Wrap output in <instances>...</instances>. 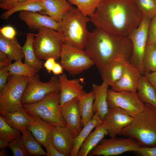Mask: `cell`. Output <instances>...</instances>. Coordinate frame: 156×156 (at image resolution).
Instances as JSON below:
<instances>
[{
	"label": "cell",
	"instance_id": "obj_1",
	"mask_svg": "<svg viewBox=\"0 0 156 156\" xmlns=\"http://www.w3.org/2000/svg\"><path fill=\"white\" fill-rule=\"evenodd\" d=\"M144 17L133 0H103L89 18L96 27L115 35L128 37Z\"/></svg>",
	"mask_w": 156,
	"mask_h": 156
},
{
	"label": "cell",
	"instance_id": "obj_2",
	"mask_svg": "<svg viewBox=\"0 0 156 156\" xmlns=\"http://www.w3.org/2000/svg\"><path fill=\"white\" fill-rule=\"evenodd\" d=\"M84 50L100 73L114 58L123 56L130 60L133 46L128 37L115 35L96 27L89 32Z\"/></svg>",
	"mask_w": 156,
	"mask_h": 156
},
{
	"label": "cell",
	"instance_id": "obj_3",
	"mask_svg": "<svg viewBox=\"0 0 156 156\" xmlns=\"http://www.w3.org/2000/svg\"><path fill=\"white\" fill-rule=\"evenodd\" d=\"M119 135L132 138L141 146H156V108L145 104L144 110Z\"/></svg>",
	"mask_w": 156,
	"mask_h": 156
},
{
	"label": "cell",
	"instance_id": "obj_4",
	"mask_svg": "<svg viewBox=\"0 0 156 156\" xmlns=\"http://www.w3.org/2000/svg\"><path fill=\"white\" fill-rule=\"evenodd\" d=\"M89 21L90 18L73 7L58 23L57 31L63 43L84 50L89 33L87 28Z\"/></svg>",
	"mask_w": 156,
	"mask_h": 156
},
{
	"label": "cell",
	"instance_id": "obj_5",
	"mask_svg": "<svg viewBox=\"0 0 156 156\" xmlns=\"http://www.w3.org/2000/svg\"><path fill=\"white\" fill-rule=\"evenodd\" d=\"M22 106L30 114L56 126H66L61 112L60 92H52L40 101Z\"/></svg>",
	"mask_w": 156,
	"mask_h": 156
},
{
	"label": "cell",
	"instance_id": "obj_6",
	"mask_svg": "<svg viewBox=\"0 0 156 156\" xmlns=\"http://www.w3.org/2000/svg\"><path fill=\"white\" fill-rule=\"evenodd\" d=\"M38 31L33 42L37 57L40 60L49 58L59 59L63 43L57 31L46 27H41Z\"/></svg>",
	"mask_w": 156,
	"mask_h": 156
},
{
	"label": "cell",
	"instance_id": "obj_7",
	"mask_svg": "<svg viewBox=\"0 0 156 156\" xmlns=\"http://www.w3.org/2000/svg\"><path fill=\"white\" fill-rule=\"evenodd\" d=\"M29 81L27 76L10 75L0 91V109L14 112L21 108V99Z\"/></svg>",
	"mask_w": 156,
	"mask_h": 156
},
{
	"label": "cell",
	"instance_id": "obj_8",
	"mask_svg": "<svg viewBox=\"0 0 156 156\" xmlns=\"http://www.w3.org/2000/svg\"><path fill=\"white\" fill-rule=\"evenodd\" d=\"M60 58L63 69L73 76L81 73L94 65L84 50L67 43L62 44Z\"/></svg>",
	"mask_w": 156,
	"mask_h": 156
},
{
	"label": "cell",
	"instance_id": "obj_9",
	"mask_svg": "<svg viewBox=\"0 0 156 156\" xmlns=\"http://www.w3.org/2000/svg\"><path fill=\"white\" fill-rule=\"evenodd\" d=\"M54 91L60 92L58 78L56 76H53L48 82H43L40 81L38 74H36L29 77L21 99V104H28L37 102Z\"/></svg>",
	"mask_w": 156,
	"mask_h": 156
},
{
	"label": "cell",
	"instance_id": "obj_10",
	"mask_svg": "<svg viewBox=\"0 0 156 156\" xmlns=\"http://www.w3.org/2000/svg\"><path fill=\"white\" fill-rule=\"evenodd\" d=\"M151 20L144 16L139 25L134 29L128 36L133 46V52L130 62L140 70L142 75L144 74L143 59Z\"/></svg>",
	"mask_w": 156,
	"mask_h": 156
},
{
	"label": "cell",
	"instance_id": "obj_11",
	"mask_svg": "<svg viewBox=\"0 0 156 156\" xmlns=\"http://www.w3.org/2000/svg\"><path fill=\"white\" fill-rule=\"evenodd\" d=\"M140 146L136 140L130 138L115 136L109 139L103 138L88 155H118L127 152H135Z\"/></svg>",
	"mask_w": 156,
	"mask_h": 156
},
{
	"label": "cell",
	"instance_id": "obj_12",
	"mask_svg": "<svg viewBox=\"0 0 156 156\" xmlns=\"http://www.w3.org/2000/svg\"><path fill=\"white\" fill-rule=\"evenodd\" d=\"M107 101L109 106L120 107L133 117L144 109L145 104L139 98L137 92H116L108 89Z\"/></svg>",
	"mask_w": 156,
	"mask_h": 156
},
{
	"label": "cell",
	"instance_id": "obj_13",
	"mask_svg": "<svg viewBox=\"0 0 156 156\" xmlns=\"http://www.w3.org/2000/svg\"><path fill=\"white\" fill-rule=\"evenodd\" d=\"M133 117L123 109L109 106L103 123L111 137L119 135L122 130L132 122Z\"/></svg>",
	"mask_w": 156,
	"mask_h": 156
},
{
	"label": "cell",
	"instance_id": "obj_14",
	"mask_svg": "<svg viewBox=\"0 0 156 156\" xmlns=\"http://www.w3.org/2000/svg\"><path fill=\"white\" fill-rule=\"evenodd\" d=\"M78 97H76L61 107L62 115L65 120L66 126L70 130L75 138L82 129L81 116L78 107Z\"/></svg>",
	"mask_w": 156,
	"mask_h": 156
},
{
	"label": "cell",
	"instance_id": "obj_15",
	"mask_svg": "<svg viewBox=\"0 0 156 156\" xmlns=\"http://www.w3.org/2000/svg\"><path fill=\"white\" fill-rule=\"evenodd\" d=\"M75 138L67 126H55L52 132V141L55 148L64 156H70L73 148Z\"/></svg>",
	"mask_w": 156,
	"mask_h": 156
},
{
	"label": "cell",
	"instance_id": "obj_16",
	"mask_svg": "<svg viewBox=\"0 0 156 156\" xmlns=\"http://www.w3.org/2000/svg\"><path fill=\"white\" fill-rule=\"evenodd\" d=\"M58 78L60 88V107L79 97L85 92L81 79H69L65 73L60 75Z\"/></svg>",
	"mask_w": 156,
	"mask_h": 156
},
{
	"label": "cell",
	"instance_id": "obj_17",
	"mask_svg": "<svg viewBox=\"0 0 156 156\" xmlns=\"http://www.w3.org/2000/svg\"><path fill=\"white\" fill-rule=\"evenodd\" d=\"M129 60L120 56L110 60L100 73L102 79L112 86L120 78Z\"/></svg>",
	"mask_w": 156,
	"mask_h": 156
},
{
	"label": "cell",
	"instance_id": "obj_18",
	"mask_svg": "<svg viewBox=\"0 0 156 156\" xmlns=\"http://www.w3.org/2000/svg\"><path fill=\"white\" fill-rule=\"evenodd\" d=\"M142 75L140 70L130 62L120 78L111 86V89L116 92H137L138 82Z\"/></svg>",
	"mask_w": 156,
	"mask_h": 156
},
{
	"label": "cell",
	"instance_id": "obj_19",
	"mask_svg": "<svg viewBox=\"0 0 156 156\" xmlns=\"http://www.w3.org/2000/svg\"><path fill=\"white\" fill-rule=\"evenodd\" d=\"M19 18L25 22L31 31L38 30L43 27H48L57 31L58 24L49 16L28 11L20 12Z\"/></svg>",
	"mask_w": 156,
	"mask_h": 156
},
{
	"label": "cell",
	"instance_id": "obj_20",
	"mask_svg": "<svg viewBox=\"0 0 156 156\" xmlns=\"http://www.w3.org/2000/svg\"><path fill=\"white\" fill-rule=\"evenodd\" d=\"M31 114L33 120L27 129L31 132L41 145L46 148L52 142V130L56 125L37 115Z\"/></svg>",
	"mask_w": 156,
	"mask_h": 156
},
{
	"label": "cell",
	"instance_id": "obj_21",
	"mask_svg": "<svg viewBox=\"0 0 156 156\" xmlns=\"http://www.w3.org/2000/svg\"><path fill=\"white\" fill-rule=\"evenodd\" d=\"M0 113L11 127L21 132L27 129L33 120L32 115L23 107L14 112L0 109Z\"/></svg>",
	"mask_w": 156,
	"mask_h": 156
},
{
	"label": "cell",
	"instance_id": "obj_22",
	"mask_svg": "<svg viewBox=\"0 0 156 156\" xmlns=\"http://www.w3.org/2000/svg\"><path fill=\"white\" fill-rule=\"evenodd\" d=\"M45 10L40 13L47 15L57 23L73 7L66 0H43Z\"/></svg>",
	"mask_w": 156,
	"mask_h": 156
},
{
	"label": "cell",
	"instance_id": "obj_23",
	"mask_svg": "<svg viewBox=\"0 0 156 156\" xmlns=\"http://www.w3.org/2000/svg\"><path fill=\"white\" fill-rule=\"evenodd\" d=\"M109 86L104 81L100 85L95 83L92 85V89L95 99L93 108L94 113L97 112L103 120L108 109L107 93Z\"/></svg>",
	"mask_w": 156,
	"mask_h": 156
},
{
	"label": "cell",
	"instance_id": "obj_24",
	"mask_svg": "<svg viewBox=\"0 0 156 156\" xmlns=\"http://www.w3.org/2000/svg\"><path fill=\"white\" fill-rule=\"evenodd\" d=\"M108 135L103 123L95 128L84 140L79 150L78 156H87L100 142L105 136Z\"/></svg>",
	"mask_w": 156,
	"mask_h": 156
},
{
	"label": "cell",
	"instance_id": "obj_25",
	"mask_svg": "<svg viewBox=\"0 0 156 156\" xmlns=\"http://www.w3.org/2000/svg\"><path fill=\"white\" fill-rule=\"evenodd\" d=\"M78 97V107L83 127L91 120L94 115L93 105L95 96L92 91L88 93L85 91Z\"/></svg>",
	"mask_w": 156,
	"mask_h": 156
},
{
	"label": "cell",
	"instance_id": "obj_26",
	"mask_svg": "<svg viewBox=\"0 0 156 156\" xmlns=\"http://www.w3.org/2000/svg\"><path fill=\"white\" fill-rule=\"evenodd\" d=\"M137 92L140 100L156 108V91L146 77L142 75L139 80Z\"/></svg>",
	"mask_w": 156,
	"mask_h": 156
},
{
	"label": "cell",
	"instance_id": "obj_27",
	"mask_svg": "<svg viewBox=\"0 0 156 156\" xmlns=\"http://www.w3.org/2000/svg\"><path fill=\"white\" fill-rule=\"evenodd\" d=\"M0 50L12 61L22 60L24 58L22 47L16 38H7L0 34Z\"/></svg>",
	"mask_w": 156,
	"mask_h": 156
},
{
	"label": "cell",
	"instance_id": "obj_28",
	"mask_svg": "<svg viewBox=\"0 0 156 156\" xmlns=\"http://www.w3.org/2000/svg\"><path fill=\"white\" fill-rule=\"evenodd\" d=\"M43 0H26L11 6L8 10L1 16V18L7 19L12 15L18 11H28L40 12L45 10L42 3Z\"/></svg>",
	"mask_w": 156,
	"mask_h": 156
},
{
	"label": "cell",
	"instance_id": "obj_29",
	"mask_svg": "<svg viewBox=\"0 0 156 156\" xmlns=\"http://www.w3.org/2000/svg\"><path fill=\"white\" fill-rule=\"evenodd\" d=\"M103 123L97 112L91 120L83 127L79 134L75 138L74 146L70 156H78L81 146L93 129Z\"/></svg>",
	"mask_w": 156,
	"mask_h": 156
},
{
	"label": "cell",
	"instance_id": "obj_30",
	"mask_svg": "<svg viewBox=\"0 0 156 156\" xmlns=\"http://www.w3.org/2000/svg\"><path fill=\"white\" fill-rule=\"evenodd\" d=\"M35 35L28 33L26 40L22 47L24 56V62L38 71L42 67V62L38 58L34 52L33 47V42Z\"/></svg>",
	"mask_w": 156,
	"mask_h": 156
},
{
	"label": "cell",
	"instance_id": "obj_31",
	"mask_svg": "<svg viewBox=\"0 0 156 156\" xmlns=\"http://www.w3.org/2000/svg\"><path fill=\"white\" fill-rule=\"evenodd\" d=\"M21 133L23 144L30 155H46V152L43 150L41 144L29 130L26 129L23 131Z\"/></svg>",
	"mask_w": 156,
	"mask_h": 156
},
{
	"label": "cell",
	"instance_id": "obj_32",
	"mask_svg": "<svg viewBox=\"0 0 156 156\" xmlns=\"http://www.w3.org/2000/svg\"><path fill=\"white\" fill-rule=\"evenodd\" d=\"M8 68L10 75L29 77L38 72L27 63L22 62L21 60L15 61L13 63H11Z\"/></svg>",
	"mask_w": 156,
	"mask_h": 156
},
{
	"label": "cell",
	"instance_id": "obj_33",
	"mask_svg": "<svg viewBox=\"0 0 156 156\" xmlns=\"http://www.w3.org/2000/svg\"><path fill=\"white\" fill-rule=\"evenodd\" d=\"M71 4L76 6L84 15L90 17L96 11L103 0H67Z\"/></svg>",
	"mask_w": 156,
	"mask_h": 156
},
{
	"label": "cell",
	"instance_id": "obj_34",
	"mask_svg": "<svg viewBox=\"0 0 156 156\" xmlns=\"http://www.w3.org/2000/svg\"><path fill=\"white\" fill-rule=\"evenodd\" d=\"M143 63L144 74L156 71V44L146 45Z\"/></svg>",
	"mask_w": 156,
	"mask_h": 156
},
{
	"label": "cell",
	"instance_id": "obj_35",
	"mask_svg": "<svg viewBox=\"0 0 156 156\" xmlns=\"http://www.w3.org/2000/svg\"><path fill=\"white\" fill-rule=\"evenodd\" d=\"M21 132L11 127L5 118L0 116V138L10 142L21 136Z\"/></svg>",
	"mask_w": 156,
	"mask_h": 156
},
{
	"label": "cell",
	"instance_id": "obj_36",
	"mask_svg": "<svg viewBox=\"0 0 156 156\" xmlns=\"http://www.w3.org/2000/svg\"><path fill=\"white\" fill-rule=\"evenodd\" d=\"M144 16L151 20L156 14V4L154 0H133Z\"/></svg>",
	"mask_w": 156,
	"mask_h": 156
},
{
	"label": "cell",
	"instance_id": "obj_37",
	"mask_svg": "<svg viewBox=\"0 0 156 156\" xmlns=\"http://www.w3.org/2000/svg\"><path fill=\"white\" fill-rule=\"evenodd\" d=\"M8 147L11 150L14 156H30L25 147L22 136L10 142Z\"/></svg>",
	"mask_w": 156,
	"mask_h": 156
},
{
	"label": "cell",
	"instance_id": "obj_38",
	"mask_svg": "<svg viewBox=\"0 0 156 156\" xmlns=\"http://www.w3.org/2000/svg\"><path fill=\"white\" fill-rule=\"evenodd\" d=\"M156 44V14L151 20L148 29L146 45Z\"/></svg>",
	"mask_w": 156,
	"mask_h": 156
},
{
	"label": "cell",
	"instance_id": "obj_39",
	"mask_svg": "<svg viewBox=\"0 0 156 156\" xmlns=\"http://www.w3.org/2000/svg\"><path fill=\"white\" fill-rule=\"evenodd\" d=\"M135 152L141 156H156V146H140Z\"/></svg>",
	"mask_w": 156,
	"mask_h": 156
},
{
	"label": "cell",
	"instance_id": "obj_40",
	"mask_svg": "<svg viewBox=\"0 0 156 156\" xmlns=\"http://www.w3.org/2000/svg\"><path fill=\"white\" fill-rule=\"evenodd\" d=\"M0 33L4 37L10 39L15 38L16 31L15 29L11 26H5L0 29Z\"/></svg>",
	"mask_w": 156,
	"mask_h": 156
},
{
	"label": "cell",
	"instance_id": "obj_41",
	"mask_svg": "<svg viewBox=\"0 0 156 156\" xmlns=\"http://www.w3.org/2000/svg\"><path fill=\"white\" fill-rule=\"evenodd\" d=\"M10 75L8 67L0 68V91L2 90L6 84Z\"/></svg>",
	"mask_w": 156,
	"mask_h": 156
},
{
	"label": "cell",
	"instance_id": "obj_42",
	"mask_svg": "<svg viewBox=\"0 0 156 156\" xmlns=\"http://www.w3.org/2000/svg\"><path fill=\"white\" fill-rule=\"evenodd\" d=\"M26 0H1L0 7L3 9L8 10L12 5Z\"/></svg>",
	"mask_w": 156,
	"mask_h": 156
},
{
	"label": "cell",
	"instance_id": "obj_43",
	"mask_svg": "<svg viewBox=\"0 0 156 156\" xmlns=\"http://www.w3.org/2000/svg\"><path fill=\"white\" fill-rule=\"evenodd\" d=\"M45 148L47 151V156H64L55 148L52 142Z\"/></svg>",
	"mask_w": 156,
	"mask_h": 156
},
{
	"label": "cell",
	"instance_id": "obj_44",
	"mask_svg": "<svg viewBox=\"0 0 156 156\" xmlns=\"http://www.w3.org/2000/svg\"><path fill=\"white\" fill-rule=\"evenodd\" d=\"M12 61L6 54L0 50V68L8 67L11 63Z\"/></svg>",
	"mask_w": 156,
	"mask_h": 156
},
{
	"label": "cell",
	"instance_id": "obj_45",
	"mask_svg": "<svg viewBox=\"0 0 156 156\" xmlns=\"http://www.w3.org/2000/svg\"><path fill=\"white\" fill-rule=\"evenodd\" d=\"M55 60L53 58H49L46 60L43 64L44 66L48 71L50 73L56 63Z\"/></svg>",
	"mask_w": 156,
	"mask_h": 156
},
{
	"label": "cell",
	"instance_id": "obj_46",
	"mask_svg": "<svg viewBox=\"0 0 156 156\" xmlns=\"http://www.w3.org/2000/svg\"><path fill=\"white\" fill-rule=\"evenodd\" d=\"M144 75L146 77L156 91V71L146 73Z\"/></svg>",
	"mask_w": 156,
	"mask_h": 156
},
{
	"label": "cell",
	"instance_id": "obj_47",
	"mask_svg": "<svg viewBox=\"0 0 156 156\" xmlns=\"http://www.w3.org/2000/svg\"><path fill=\"white\" fill-rule=\"evenodd\" d=\"M63 69V68L61 65L56 62L52 71L55 76H56L62 74Z\"/></svg>",
	"mask_w": 156,
	"mask_h": 156
},
{
	"label": "cell",
	"instance_id": "obj_48",
	"mask_svg": "<svg viewBox=\"0 0 156 156\" xmlns=\"http://www.w3.org/2000/svg\"><path fill=\"white\" fill-rule=\"evenodd\" d=\"M9 142H8L5 140L0 138V149L5 148L8 147Z\"/></svg>",
	"mask_w": 156,
	"mask_h": 156
},
{
	"label": "cell",
	"instance_id": "obj_49",
	"mask_svg": "<svg viewBox=\"0 0 156 156\" xmlns=\"http://www.w3.org/2000/svg\"><path fill=\"white\" fill-rule=\"evenodd\" d=\"M8 155L5 148L1 149L0 150V156H7Z\"/></svg>",
	"mask_w": 156,
	"mask_h": 156
},
{
	"label": "cell",
	"instance_id": "obj_50",
	"mask_svg": "<svg viewBox=\"0 0 156 156\" xmlns=\"http://www.w3.org/2000/svg\"><path fill=\"white\" fill-rule=\"evenodd\" d=\"M154 0V1H155V3L156 4V0Z\"/></svg>",
	"mask_w": 156,
	"mask_h": 156
},
{
	"label": "cell",
	"instance_id": "obj_51",
	"mask_svg": "<svg viewBox=\"0 0 156 156\" xmlns=\"http://www.w3.org/2000/svg\"><path fill=\"white\" fill-rule=\"evenodd\" d=\"M1 0H0V1H1Z\"/></svg>",
	"mask_w": 156,
	"mask_h": 156
}]
</instances>
